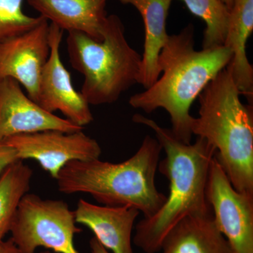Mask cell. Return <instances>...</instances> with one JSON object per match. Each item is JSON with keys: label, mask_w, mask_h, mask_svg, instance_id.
Instances as JSON below:
<instances>
[{"label": "cell", "mask_w": 253, "mask_h": 253, "mask_svg": "<svg viewBox=\"0 0 253 253\" xmlns=\"http://www.w3.org/2000/svg\"><path fill=\"white\" fill-rule=\"evenodd\" d=\"M66 43L71 66L84 77L81 92L89 105L113 104L139 83L142 56L129 45L117 15L108 16L102 41L74 31Z\"/></svg>", "instance_id": "cell-5"}, {"label": "cell", "mask_w": 253, "mask_h": 253, "mask_svg": "<svg viewBox=\"0 0 253 253\" xmlns=\"http://www.w3.org/2000/svg\"><path fill=\"white\" fill-rule=\"evenodd\" d=\"M162 151L157 139L147 135L135 154L124 162L99 158L71 161L56 177L58 189L63 194H89L103 206L135 208L144 218L151 217L167 198L156 185Z\"/></svg>", "instance_id": "cell-3"}, {"label": "cell", "mask_w": 253, "mask_h": 253, "mask_svg": "<svg viewBox=\"0 0 253 253\" xmlns=\"http://www.w3.org/2000/svg\"><path fill=\"white\" fill-rule=\"evenodd\" d=\"M163 253H232L212 212L184 218L163 240Z\"/></svg>", "instance_id": "cell-15"}, {"label": "cell", "mask_w": 253, "mask_h": 253, "mask_svg": "<svg viewBox=\"0 0 253 253\" xmlns=\"http://www.w3.org/2000/svg\"><path fill=\"white\" fill-rule=\"evenodd\" d=\"M132 121L154 131L166 154L158 168L169 181V195L154 216L136 224L133 238L134 244L145 253H157L169 231L184 218L212 212L206 191L216 150L198 136L194 144L182 142L171 129L139 113Z\"/></svg>", "instance_id": "cell-1"}, {"label": "cell", "mask_w": 253, "mask_h": 253, "mask_svg": "<svg viewBox=\"0 0 253 253\" xmlns=\"http://www.w3.org/2000/svg\"><path fill=\"white\" fill-rule=\"evenodd\" d=\"M49 24L43 18L26 33L0 42V78H13L37 103L43 68L49 59Z\"/></svg>", "instance_id": "cell-10"}, {"label": "cell", "mask_w": 253, "mask_h": 253, "mask_svg": "<svg viewBox=\"0 0 253 253\" xmlns=\"http://www.w3.org/2000/svg\"><path fill=\"white\" fill-rule=\"evenodd\" d=\"M224 68L199 96V116L191 132L216 150L221 168L237 191L253 196V110Z\"/></svg>", "instance_id": "cell-4"}, {"label": "cell", "mask_w": 253, "mask_h": 253, "mask_svg": "<svg viewBox=\"0 0 253 253\" xmlns=\"http://www.w3.org/2000/svg\"><path fill=\"white\" fill-rule=\"evenodd\" d=\"M189 11L206 23L203 49L224 45L230 10L221 0H181Z\"/></svg>", "instance_id": "cell-18"}, {"label": "cell", "mask_w": 253, "mask_h": 253, "mask_svg": "<svg viewBox=\"0 0 253 253\" xmlns=\"http://www.w3.org/2000/svg\"><path fill=\"white\" fill-rule=\"evenodd\" d=\"M1 142L14 148L18 160L36 161L55 179L68 163L96 159L101 154L99 143L83 130L38 131L10 136Z\"/></svg>", "instance_id": "cell-8"}, {"label": "cell", "mask_w": 253, "mask_h": 253, "mask_svg": "<svg viewBox=\"0 0 253 253\" xmlns=\"http://www.w3.org/2000/svg\"><path fill=\"white\" fill-rule=\"evenodd\" d=\"M206 194L214 221L232 253H253V196L233 187L215 156Z\"/></svg>", "instance_id": "cell-7"}, {"label": "cell", "mask_w": 253, "mask_h": 253, "mask_svg": "<svg viewBox=\"0 0 253 253\" xmlns=\"http://www.w3.org/2000/svg\"><path fill=\"white\" fill-rule=\"evenodd\" d=\"M76 223L86 226L100 244L113 253H134L133 227L140 212L130 207H111L78 201L74 211Z\"/></svg>", "instance_id": "cell-12"}, {"label": "cell", "mask_w": 253, "mask_h": 253, "mask_svg": "<svg viewBox=\"0 0 253 253\" xmlns=\"http://www.w3.org/2000/svg\"><path fill=\"white\" fill-rule=\"evenodd\" d=\"M123 4H130L140 13L144 23V53L139 83L147 89L159 78L158 60L161 50L167 42V18L172 0H119Z\"/></svg>", "instance_id": "cell-16"}, {"label": "cell", "mask_w": 253, "mask_h": 253, "mask_svg": "<svg viewBox=\"0 0 253 253\" xmlns=\"http://www.w3.org/2000/svg\"><path fill=\"white\" fill-rule=\"evenodd\" d=\"M81 231L74 211L66 202L28 193L18 205L10 230L11 239L21 253H36L39 247L57 253H79L73 240Z\"/></svg>", "instance_id": "cell-6"}, {"label": "cell", "mask_w": 253, "mask_h": 253, "mask_svg": "<svg viewBox=\"0 0 253 253\" xmlns=\"http://www.w3.org/2000/svg\"><path fill=\"white\" fill-rule=\"evenodd\" d=\"M91 251L92 253H109L107 249H105L99 241L95 237L91 238L89 241Z\"/></svg>", "instance_id": "cell-22"}, {"label": "cell", "mask_w": 253, "mask_h": 253, "mask_svg": "<svg viewBox=\"0 0 253 253\" xmlns=\"http://www.w3.org/2000/svg\"><path fill=\"white\" fill-rule=\"evenodd\" d=\"M33 170L18 160L0 175V241L10 232L18 205L31 187Z\"/></svg>", "instance_id": "cell-17"}, {"label": "cell", "mask_w": 253, "mask_h": 253, "mask_svg": "<svg viewBox=\"0 0 253 253\" xmlns=\"http://www.w3.org/2000/svg\"><path fill=\"white\" fill-rule=\"evenodd\" d=\"M221 1L230 10L232 7L233 4H234V0H221Z\"/></svg>", "instance_id": "cell-23"}, {"label": "cell", "mask_w": 253, "mask_h": 253, "mask_svg": "<svg viewBox=\"0 0 253 253\" xmlns=\"http://www.w3.org/2000/svg\"><path fill=\"white\" fill-rule=\"evenodd\" d=\"M39 253H52L51 252H50L49 251H43V252Z\"/></svg>", "instance_id": "cell-24"}, {"label": "cell", "mask_w": 253, "mask_h": 253, "mask_svg": "<svg viewBox=\"0 0 253 253\" xmlns=\"http://www.w3.org/2000/svg\"><path fill=\"white\" fill-rule=\"evenodd\" d=\"M231 57V50L224 45L195 49L194 27L189 24L178 34L169 36L158 56L159 78L142 92L131 96L129 104L146 113L166 110L174 135L189 144L194 119L190 114L191 105Z\"/></svg>", "instance_id": "cell-2"}, {"label": "cell", "mask_w": 253, "mask_h": 253, "mask_svg": "<svg viewBox=\"0 0 253 253\" xmlns=\"http://www.w3.org/2000/svg\"><path fill=\"white\" fill-rule=\"evenodd\" d=\"M0 253H21L17 246L9 239L8 241H0Z\"/></svg>", "instance_id": "cell-21"}, {"label": "cell", "mask_w": 253, "mask_h": 253, "mask_svg": "<svg viewBox=\"0 0 253 253\" xmlns=\"http://www.w3.org/2000/svg\"><path fill=\"white\" fill-rule=\"evenodd\" d=\"M23 0H0V42L32 29L42 21V16L33 17L22 9Z\"/></svg>", "instance_id": "cell-19"}, {"label": "cell", "mask_w": 253, "mask_h": 253, "mask_svg": "<svg viewBox=\"0 0 253 253\" xmlns=\"http://www.w3.org/2000/svg\"><path fill=\"white\" fill-rule=\"evenodd\" d=\"M83 129L43 109L13 78H0V142L18 134L46 130L74 132Z\"/></svg>", "instance_id": "cell-11"}, {"label": "cell", "mask_w": 253, "mask_h": 253, "mask_svg": "<svg viewBox=\"0 0 253 253\" xmlns=\"http://www.w3.org/2000/svg\"><path fill=\"white\" fill-rule=\"evenodd\" d=\"M28 4L62 31L81 32L103 40L108 0H27Z\"/></svg>", "instance_id": "cell-13"}, {"label": "cell", "mask_w": 253, "mask_h": 253, "mask_svg": "<svg viewBox=\"0 0 253 253\" xmlns=\"http://www.w3.org/2000/svg\"><path fill=\"white\" fill-rule=\"evenodd\" d=\"M253 31V0H234L224 43L231 50L232 57L226 68L241 94L252 106L253 67L248 59L246 44Z\"/></svg>", "instance_id": "cell-14"}, {"label": "cell", "mask_w": 253, "mask_h": 253, "mask_svg": "<svg viewBox=\"0 0 253 253\" xmlns=\"http://www.w3.org/2000/svg\"><path fill=\"white\" fill-rule=\"evenodd\" d=\"M17 161V154L14 148L4 142H0V175L10 165Z\"/></svg>", "instance_id": "cell-20"}, {"label": "cell", "mask_w": 253, "mask_h": 253, "mask_svg": "<svg viewBox=\"0 0 253 253\" xmlns=\"http://www.w3.org/2000/svg\"><path fill=\"white\" fill-rule=\"evenodd\" d=\"M63 31L49 24L50 54L42 73L37 104L48 112L59 111L66 119L83 126L93 121L89 104L81 91L75 89L71 74L61 61L60 45Z\"/></svg>", "instance_id": "cell-9"}]
</instances>
